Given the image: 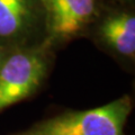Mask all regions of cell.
Segmentation results:
<instances>
[{"label": "cell", "instance_id": "6da1fadb", "mask_svg": "<svg viewBox=\"0 0 135 135\" xmlns=\"http://www.w3.org/2000/svg\"><path fill=\"white\" fill-rule=\"evenodd\" d=\"M131 113V100L123 97L104 106L49 118L18 135H122Z\"/></svg>", "mask_w": 135, "mask_h": 135}, {"label": "cell", "instance_id": "7a4b0ae2", "mask_svg": "<svg viewBox=\"0 0 135 135\" xmlns=\"http://www.w3.org/2000/svg\"><path fill=\"white\" fill-rule=\"evenodd\" d=\"M46 72L45 55L38 50H20L0 66V110L27 98Z\"/></svg>", "mask_w": 135, "mask_h": 135}, {"label": "cell", "instance_id": "3957f363", "mask_svg": "<svg viewBox=\"0 0 135 135\" xmlns=\"http://www.w3.org/2000/svg\"><path fill=\"white\" fill-rule=\"evenodd\" d=\"M43 24L51 36H73L94 20L98 0H40Z\"/></svg>", "mask_w": 135, "mask_h": 135}, {"label": "cell", "instance_id": "277c9868", "mask_svg": "<svg viewBox=\"0 0 135 135\" xmlns=\"http://www.w3.org/2000/svg\"><path fill=\"white\" fill-rule=\"evenodd\" d=\"M41 24L43 10L40 0H0L1 42L23 41Z\"/></svg>", "mask_w": 135, "mask_h": 135}, {"label": "cell", "instance_id": "5b68a950", "mask_svg": "<svg viewBox=\"0 0 135 135\" xmlns=\"http://www.w3.org/2000/svg\"><path fill=\"white\" fill-rule=\"evenodd\" d=\"M98 33L109 47L120 55L135 54V16L126 9L109 10L101 18Z\"/></svg>", "mask_w": 135, "mask_h": 135}, {"label": "cell", "instance_id": "8992f818", "mask_svg": "<svg viewBox=\"0 0 135 135\" xmlns=\"http://www.w3.org/2000/svg\"><path fill=\"white\" fill-rule=\"evenodd\" d=\"M6 54H5V51H3V49L0 46V66H1V64L3 63V61H5V59H6Z\"/></svg>", "mask_w": 135, "mask_h": 135}, {"label": "cell", "instance_id": "52a82bcc", "mask_svg": "<svg viewBox=\"0 0 135 135\" xmlns=\"http://www.w3.org/2000/svg\"><path fill=\"white\" fill-rule=\"evenodd\" d=\"M122 1H131V0H122Z\"/></svg>", "mask_w": 135, "mask_h": 135}]
</instances>
